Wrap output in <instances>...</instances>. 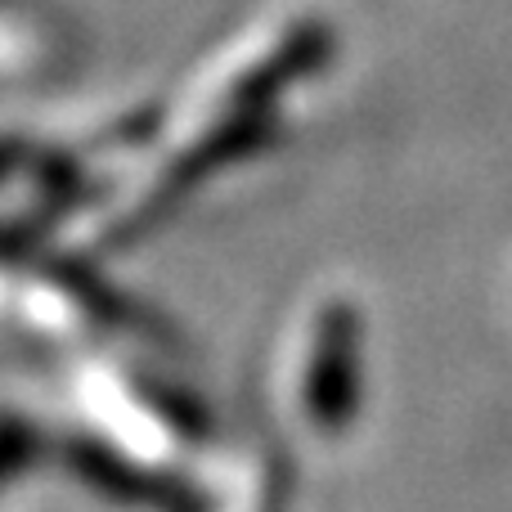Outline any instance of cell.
Wrapping results in <instances>:
<instances>
[{"mask_svg":"<svg viewBox=\"0 0 512 512\" xmlns=\"http://www.w3.org/2000/svg\"><path fill=\"white\" fill-rule=\"evenodd\" d=\"M369 405V306L342 279L315 283L288 310L274 346V409L288 441L333 454Z\"/></svg>","mask_w":512,"mask_h":512,"instance_id":"cell-1","label":"cell"}]
</instances>
